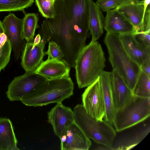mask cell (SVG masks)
Masks as SVG:
<instances>
[{
	"label": "cell",
	"mask_w": 150,
	"mask_h": 150,
	"mask_svg": "<svg viewBox=\"0 0 150 150\" xmlns=\"http://www.w3.org/2000/svg\"><path fill=\"white\" fill-rule=\"evenodd\" d=\"M52 0V1L53 3L54 4V2H55V1L56 0Z\"/></svg>",
	"instance_id": "e575fe53"
},
{
	"label": "cell",
	"mask_w": 150,
	"mask_h": 150,
	"mask_svg": "<svg viewBox=\"0 0 150 150\" xmlns=\"http://www.w3.org/2000/svg\"><path fill=\"white\" fill-rule=\"evenodd\" d=\"M38 16V13H29L23 18V36L26 42L34 41L35 31L40 27Z\"/></svg>",
	"instance_id": "603a6c76"
},
{
	"label": "cell",
	"mask_w": 150,
	"mask_h": 150,
	"mask_svg": "<svg viewBox=\"0 0 150 150\" xmlns=\"http://www.w3.org/2000/svg\"><path fill=\"white\" fill-rule=\"evenodd\" d=\"M33 42H26L22 52L21 65L25 71H34L43 61L45 45L41 39L40 43L33 47Z\"/></svg>",
	"instance_id": "9a60e30c"
},
{
	"label": "cell",
	"mask_w": 150,
	"mask_h": 150,
	"mask_svg": "<svg viewBox=\"0 0 150 150\" xmlns=\"http://www.w3.org/2000/svg\"><path fill=\"white\" fill-rule=\"evenodd\" d=\"M133 25L136 33L144 31L143 2L139 0H123L115 8Z\"/></svg>",
	"instance_id": "5bb4252c"
},
{
	"label": "cell",
	"mask_w": 150,
	"mask_h": 150,
	"mask_svg": "<svg viewBox=\"0 0 150 150\" xmlns=\"http://www.w3.org/2000/svg\"><path fill=\"white\" fill-rule=\"evenodd\" d=\"M41 39L42 38L40 35L39 33L37 34L34 39L33 47L39 44L41 41Z\"/></svg>",
	"instance_id": "1f68e13d"
},
{
	"label": "cell",
	"mask_w": 150,
	"mask_h": 150,
	"mask_svg": "<svg viewBox=\"0 0 150 150\" xmlns=\"http://www.w3.org/2000/svg\"><path fill=\"white\" fill-rule=\"evenodd\" d=\"M54 5V16L43 21L39 34L45 45L51 41L56 42L64 54L62 59L70 68L74 67L76 60L86 45L87 38L69 25L64 14L63 0H56Z\"/></svg>",
	"instance_id": "6da1fadb"
},
{
	"label": "cell",
	"mask_w": 150,
	"mask_h": 150,
	"mask_svg": "<svg viewBox=\"0 0 150 150\" xmlns=\"http://www.w3.org/2000/svg\"><path fill=\"white\" fill-rule=\"evenodd\" d=\"M63 2L64 14L69 25L89 37L88 0H63Z\"/></svg>",
	"instance_id": "52a82bcc"
},
{
	"label": "cell",
	"mask_w": 150,
	"mask_h": 150,
	"mask_svg": "<svg viewBox=\"0 0 150 150\" xmlns=\"http://www.w3.org/2000/svg\"><path fill=\"white\" fill-rule=\"evenodd\" d=\"M70 68L62 59L48 58L42 62L34 72L52 79L69 76Z\"/></svg>",
	"instance_id": "ac0fdd59"
},
{
	"label": "cell",
	"mask_w": 150,
	"mask_h": 150,
	"mask_svg": "<svg viewBox=\"0 0 150 150\" xmlns=\"http://www.w3.org/2000/svg\"><path fill=\"white\" fill-rule=\"evenodd\" d=\"M34 0H0V12L23 11L31 6Z\"/></svg>",
	"instance_id": "d4e9b609"
},
{
	"label": "cell",
	"mask_w": 150,
	"mask_h": 150,
	"mask_svg": "<svg viewBox=\"0 0 150 150\" xmlns=\"http://www.w3.org/2000/svg\"><path fill=\"white\" fill-rule=\"evenodd\" d=\"M104 53L98 41H91L82 49L75 61L74 68L78 87H87L99 77L105 66Z\"/></svg>",
	"instance_id": "7a4b0ae2"
},
{
	"label": "cell",
	"mask_w": 150,
	"mask_h": 150,
	"mask_svg": "<svg viewBox=\"0 0 150 150\" xmlns=\"http://www.w3.org/2000/svg\"><path fill=\"white\" fill-rule=\"evenodd\" d=\"M47 118L54 134L59 139L68 127L75 122L73 111L62 103H57L48 112Z\"/></svg>",
	"instance_id": "8fae6325"
},
{
	"label": "cell",
	"mask_w": 150,
	"mask_h": 150,
	"mask_svg": "<svg viewBox=\"0 0 150 150\" xmlns=\"http://www.w3.org/2000/svg\"><path fill=\"white\" fill-rule=\"evenodd\" d=\"M2 23L4 33L11 43L15 59L17 60L26 42L23 36V19L10 13L5 17Z\"/></svg>",
	"instance_id": "30bf717a"
},
{
	"label": "cell",
	"mask_w": 150,
	"mask_h": 150,
	"mask_svg": "<svg viewBox=\"0 0 150 150\" xmlns=\"http://www.w3.org/2000/svg\"><path fill=\"white\" fill-rule=\"evenodd\" d=\"M11 42L4 33L0 35V71L8 64L12 50Z\"/></svg>",
	"instance_id": "484cf974"
},
{
	"label": "cell",
	"mask_w": 150,
	"mask_h": 150,
	"mask_svg": "<svg viewBox=\"0 0 150 150\" xmlns=\"http://www.w3.org/2000/svg\"><path fill=\"white\" fill-rule=\"evenodd\" d=\"M38 10L46 19L53 18L55 12L54 4L51 0H34Z\"/></svg>",
	"instance_id": "4316f807"
},
{
	"label": "cell",
	"mask_w": 150,
	"mask_h": 150,
	"mask_svg": "<svg viewBox=\"0 0 150 150\" xmlns=\"http://www.w3.org/2000/svg\"><path fill=\"white\" fill-rule=\"evenodd\" d=\"M96 150H112V149L109 147L102 145L101 146H100L98 147L95 149Z\"/></svg>",
	"instance_id": "d6a6232c"
},
{
	"label": "cell",
	"mask_w": 150,
	"mask_h": 150,
	"mask_svg": "<svg viewBox=\"0 0 150 150\" xmlns=\"http://www.w3.org/2000/svg\"><path fill=\"white\" fill-rule=\"evenodd\" d=\"M150 131L149 124L145 125L129 136L119 141L112 145V150L130 149L139 144L148 134Z\"/></svg>",
	"instance_id": "7402d4cb"
},
{
	"label": "cell",
	"mask_w": 150,
	"mask_h": 150,
	"mask_svg": "<svg viewBox=\"0 0 150 150\" xmlns=\"http://www.w3.org/2000/svg\"><path fill=\"white\" fill-rule=\"evenodd\" d=\"M104 42L113 70L116 71L132 91L141 71L140 66L125 50L120 39L119 34L107 32Z\"/></svg>",
	"instance_id": "277c9868"
},
{
	"label": "cell",
	"mask_w": 150,
	"mask_h": 150,
	"mask_svg": "<svg viewBox=\"0 0 150 150\" xmlns=\"http://www.w3.org/2000/svg\"><path fill=\"white\" fill-rule=\"evenodd\" d=\"M75 122L86 135L96 143L111 148L116 135L112 125L104 120H98L86 112L82 104L74 108Z\"/></svg>",
	"instance_id": "5b68a950"
},
{
	"label": "cell",
	"mask_w": 150,
	"mask_h": 150,
	"mask_svg": "<svg viewBox=\"0 0 150 150\" xmlns=\"http://www.w3.org/2000/svg\"><path fill=\"white\" fill-rule=\"evenodd\" d=\"M150 115V97L132 95L127 103L116 111L113 124L120 132L144 121Z\"/></svg>",
	"instance_id": "8992f818"
},
{
	"label": "cell",
	"mask_w": 150,
	"mask_h": 150,
	"mask_svg": "<svg viewBox=\"0 0 150 150\" xmlns=\"http://www.w3.org/2000/svg\"><path fill=\"white\" fill-rule=\"evenodd\" d=\"M74 89V84L69 76L48 79L20 101L26 105L34 107L62 103L73 95Z\"/></svg>",
	"instance_id": "3957f363"
},
{
	"label": "cell",
	"mask_w": 150,
	"mask_h": 150,
	"mask_svg": "<svg viewBox=\"0 0 150 150\" xmlns=\"http://www.w3.org/2000/svg\"><path fill=\"white\" fill-rule=\"evenodd\" d=\"M123 0H97L96 3L102 12H106L115 8L122 2Z\"/></svg>",
	"instance_id": "f1b7e54d"
},
{
	"label": "cell",
	"mask_w": 150,
	"mask_h": 150,
	"mask_svg": "<svg viewBox=\"0 0 150 150\" xmlns=\"http://www.w3.org/2000/svg\"><path fill=\"white\" fill-rule=\"evenodd\" d=\"M44 54L47 55L48 58L59 59H62L64 56L60 47L53 41L49 42L48 50L44 52Z\"/></svg>",
	"instance_id": "83f0119b"
},
{
	"label": "cell",
	"mask_w": 150,
	"mask_h": 150,
	"mask_svg": "<svg viewBox=\"0 0 150 150\" xmlns=\"http://www.w3.org/2000/svg\"><path fill=\"white\" fill-rule=\"evenodd\" d=\"M134 33L138 40L150 47V33L142 31Z\"/></svg>",
	"instance_id": "f546056e"
},
{
	"label": "cell",
	"mask_w": 150,
	"mask_h": 150,
	"mask_svg": "<svg viewBox=\"0 0 150 150\" xmlns=\"http://www.w3.org/2000/svg\"><path fill=\"white\" fill-rule=\"evenodd\" d=\"M62 150H88L91 145L90 139L74 122L60 138Z\"/></svg>",
	"instance_id": "7c38bea8"
},
{
	"label": "cell",
	"mask_w": 150,
	"mask_h": 150,
	"mask_svg": "<svg viewBox=\"0 0 150 150\" xmlns=\"http://www.w3.org/2000/svg\"><path fill=\"white\" fill-rule=\"evenodd\" d=\"M141 70L150 77V61L140 66Z\"/></svg>",
	"instance_id": "4dcf8cb0"
},
{
	"label": "cell",
	"mask_w": 150,
	"mask_h": 150,
	"mask_svg": "<svg viewBox=\"0 0 150 150\" xmlns=\"http://www.w3.org/2000/svg\"><path fill=\"white\" fill-rule=\"evenodd\" d=\"M89 28L92 39L97 41L103 33L105 18L100 8L93 0H88Z\"/></svg>",
	"instance_id": "ffe728a7"
},
{
	"label": "cell",
	"mask_w": 150,
	"mask_h": 150,
	"mask_svg": "<svg viewBox=\"0 0 150 150\" xmlns=\"http://www.w3.org/2000/svg\"><path fill=\"white\" fill-rule=\"evenodd\" d=\"M17 144L12 122L0 117V150H20Z\"/></svg>",
	"instance_id": "44dd1931"
},
{
	"label": "cell",
	"mask_w": 150,
	"mask_h": 150,
	"mask_svg": "<svg viewBox=\"0 0 150 150\" xmlns=\"http://www.w3.org/2000/svg\"><path fill=\"white\" fill-rule=\"evenodd\" d=\"M82 105L88 113L97 120H103L105 107L99 78L87 86L82 95Z\"/></svg>",
	"instance_id": "9c48e42d"
},
{
	"label": "cell",
	"mask_w": 150,
	"mask_h": 150,
	"mask_svg": "<svg viewBox=\"0 0 150 150\" xmlns=\"http://www.w3.org/2000/svg\"></svg>",
	"instance_id": "d590c367"
},
{
	"label": "cell",
	"mask_w": 150,
	"mask_h": 150,
	"mask_svg": "<svg viewBox=\"0 0 150 150\" xmlns=\"http://www.w3.org/2000/svg\"><path fill=\"white\" fill-rule=\"evenodd\" d=\"M110 79L113 101L116 111L129 100L132 92L116 70L111 72Z\"/></svg>",
	"instance_id": "2e32d148"
},
{
	"label": "cell",
	"mask_w": 150,
	"mask_h": 150,
	"mask_svg": "<svg viewBox=\"0 0 150 150\" xmlns=\"http://www.w3.org/2000/svg\"><path fill=\"white\" fill-rule=\"evenodd\" d=\"M104 28L107 32L119 34L135 33L133 25L115 8L106 12Z\"/></svg>",
	"instance_id": "e0dca14e"
},
{
	"label": "cell",
	"mask_w": 150,
	"mask_h": 150,
	"mask_svg": "<svg viewBox=\"0 0 150 150\" xmlns=\"http://www.w3.org/2000/svg\"><path fill=\"white\" fill-rule=\"evenodd\" d=\"M48 79L34 71H25L23 75L15 77L9 84L7 97L11 101L20 100Z\"/></svg>",
	"instance_id": "ba28073f"
},
{
	"label": "cell",
	"mask_w": 150,
	"mask_h": 150,
	"mask_svg": "<svg viewBox=\"0 0 150 150\" xmlns=\"http://www.w3.org/2000/svg\"><path fill=\"white\" fill-rule=\"evenodd\" d=\"M111 72L104 70L99 77V83L102 91L104 100L105 114L104 120L112 125L116 112L112 92Z\"/></svg>",
	"instance_id": "d6986e66"
},
{
	"label": "cell",
	"mask_w": 150,
	"mask_h": 150,
	"mask_svg": "<svg viewBox=\"0 0 150 150\" xmlns=\"http://www.w3.org/2000/svg\"><path fill=\"white\" fill-rule=\"evenodd\" d=\"M3 33H4V30L2 24V22L0 20V35Z\"/></svg>",
	"instance_id": "836d02e7"
},
{
	"label": "cell",
	"mask_w": 150,
	"mask_h": 150,
	"mask_svg": "<svg viewBox=\"0 0 150 150\" xmlns=\"http://www.w3.org/2000/svg\"><path fill=\"white\" fill-rule=\"evenodd\" d=\"M132 92L133 95L138 97H150V77L141 70Z\"/></svg>",
	"instance_id": "cb8c5ba5"
},
{
	"label": "cell",
	"mask_w": 150,
	"mask_h": 150,
	"mask_svg": "<svg viewBox=\"0 0 150 150\" xmlns=\"http://www.w3.org/2000/svg\"><path fill=\"white\" fill-rule=\"evenodd\" d=\"M119 38L129 55L140 66L150 61V47L138 40L134 33L119 34Z\"/></svg>",
	"instance_id": "4fadbf2b"
}]
</instances>
